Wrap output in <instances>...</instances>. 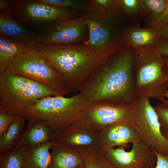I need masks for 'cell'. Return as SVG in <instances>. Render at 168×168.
Masks as SVG:
<instances>
[{
	"label": "cell",
	"instance_id": "obj_1",
	"mask_svg": "<svg viewBox=\"0 0 168 168\" xmlns=\"http://www.w3.org/2000/svg\"><path fill=\"white\" fill-rule=\"evenodd\" d=\"M134 49L126 46L105 60L86 80L80 93L88 102L132 105L139 96L133 67Z\"/></svg>",
	"mask_w": 168,
	"mask_h": 168
},
{
	"label": "cell",
	"instance_id": "obj_2",
	"mask_svg": "<svg viewBox=\"0 0 168 168\" xmlns=\"http://www.w3.org/2000/svg\"><path fill=\"white\" fill-rule=\"evenodd\" d=\"M35 46L59 73L71 92L79 91L103 62L93 48L84 43L67 45L39 43Z\"/></svg>",
	"mask_w": 168,
	"mask_h": 168
},
{
	"label": "cell",
	"instance_id": "obj_3",
	"mask_svg": "<svg viewBox=\"0 0 168 168\" xmlns=\"http://www.w3.org/2000/svg\"><path fill=\"white\" fill-rule=\"evenodd\" d=\"M89 6L81 16L86 23L89 37L84 43L92 47L103 62L127 46L124 35V13L108 10L96 0H89Z\"/></svg>",
	"mask_w": 168,
	"mask_h": 168
},
{
	"label": "cell",
	"instance_id": "obj_4",
	"mask_svg": "<svg viewBox=\"0 0 168 168\" xmlns=\"http://www.w3.org/2000/svg\"><path fill=\"white\" fill-rule=\"evenodd\" d=\"M57 96L41 83L7 69L0 74V112L25 119L29 107L49 96Z\"/></svg>",
	"mask_w": 168,
	"mask_h": 168
},
{
	"label": "cell",
	"instance_id": "obj_5",
	"mask_svg": "<svg viewBox=\"0 0 168 168\" xmlns=\"http://www.w3.org/2000/svg\"><path fill=\"white\" fill-rule=\"evenodd\" d=\"M133 67L139 96L165 99L168 90V73L163 55L153 46L134 49Z\"/></svg>",
	"mask_w": 168,
	"mask_h": 168
},
{
	"label": "cell",
	"instance_id": "obj_6",
	"mask_svg": "<svg viewBox=\"0 0 168 168\" xmlns=\"http://www.w3.org/2000/svg\"><path fill=\"white\" fill-rule=\"evenodd\" d=\"M88 103L80 93L69 97L49 96L36 101L30 106L25 119L45 121L60 133L79 120Z\"/></svg>",
	"mask_w": 168,
	"mask_h": 168
},
{
	"label": "cell",
	"instance_id": "obj_7",
	"mask_svg": "<svg viewBox=\"0 0 168 168\" xmlns=\"http://www.w3.org/2000/svg\"><path fill=\"white\" fill-rule=\"evenodd\" d=\"M13 73L39 82L57 96L71 91L62 77L35 45H28L18 54L7 68Z\"/></svg>",
	"mask_w": 168,
	"mask_h": 168
},
{
	"label": "cell",
	"instance_id": "obj_8",
	"mask_svg": "<svg viewBox=\"0 0 168 168\" xmlns=\"http://www.w3.org/2000/svg\"><path fill=\"white\" fill-rule=\"evenodd\" d=\"M8 12L21 23L40 29L58 20L81 16L80 12L55 7L40 0H12Z\"/></svg>",
	"mask_w": 168,
	"mask_h": 168
},
{
	"label": "cell",
	"instance_id": "obj_9",
	"mask_svg": "<svg viewBox=\"0 0 168 168\" xmlns=\"http://www.w3.org/2000/svg\"><path fill=\"white\" fill-rule=\"evenodd\" d=\"M149 98L139 96L132 104L130 123L141 140L152 150L168 155V141L162 136L157 114Z\"/></svg>",
	"mask_w": 168,
	"mask_h": 168
},
{
	"label": "cell",
	"instance_id": "obj_10",
	"mask_svg": "<svg viewBox=\"0 0 168 168\" xmlns=\"http://www.w3.org/2000/svg\"><path fill=\"white\" fill-rule=\"evenodd\" d=\"M36 34L40 43L54 45L84 43L89 35L87 26L81 16L57 21L40 28Z\"/></svg>",
	"mask_w": 168,
	"mask_h": 168
},
{
	"label": "cell",
	"instance_id": "obj_11",
	"mask_svg": "<svg viewBox=\"0 0 168 168\" xmlns=\"http://www.w3.org/2000/svg\"><path fill=\"white\" fill-rule=\"evenodd\" d=\"M132 117V105L88 102L78 120L88 127L99 131L116 123H130Z\"/></svg>",
	"mask_w": 168,
	"mask_h": 168
},
{
	"label": "cell",
	"instance_id": "obj_12",
	"mask_svg": "<svg viewBox=\"0 0 168 168\" xmlns=\"http://www.w3.org/2000/svg\"><path fill=\"white\" fill-rule=\"evenodd\" d=\"M132 145L129 151L117 147L109 150L105 155L116 168H154L157 161L154 152L142 140Z\"/></svg>",
	"mask_w": 168,
	"mask_h": 168
},
{
	"label": "cell",
	"instance_id": "obj_13",
	"mask_svg": "<svg viewBox=\"0 0 168 168\" xmlns=\"http://www.w3.org/2000/svg\"><path fill=\"white\" fill-rule=\"evenodd\" d=\"M99 149L105 154L109 150L116 147L128 148L141 140L130 123L119 122L108 126L99 131Z\"/></svg>",
	"mask_w": 168,
	"mask_h": 168
},
{
	"label": "cell",
	"instance_id": "obj_14",
	"mask_svg": "<svg viewBox=\"0 0 168 168\" xmlns=\"http://www.w3.org/2000/svg\"><path fill=\"white\" fill-rule=\"evenodd\" d=\"M56 142L72 147L85 146L98 148L99 131L77 120L60 132Z\"/></svg>",
	"mask_w": 168,
	"mask_h": 168
},
{
	"label": "cell",
	"instance_id": "obj_15",
	"mask_svg": "<svg viewBox=\"0 0 168 168\" xmlns=\"http://www.w3.org/2000/svg\"><path fill=\"white\" fill-rule=\"evenodd\" d=\"M60 133L46 122L38 120H29L15 148L30 147L47 142H56Z\"/></svg>",
	"mask_w": 168,
	"mask_h": 168
},
{
	"label": "cell",
	"instance_id": "obj_16",
	"mask_svg": "<svg viewBox=\"0 0 168 168\" xmlns=\"http://www.w3.org/2000/svg\"><path fill=\"white\" fill-rule=\"evenodd\" d=\"M0 36L25 45H35L40 43L36 33L24 27L8 12L0 13Z\"/></svg>",
	"mask_w": 168,
	"mask_h": 168
},
{
	"label": "cell",
	"instance_id": "obj_17",
	"mask_svg": "<svg viewBox=\"0 0 168 168\" xmlns=\"http://www.w3.org/2000/svg\"><path fill=\"white\" fill-rule=\"evenodd\" d=\"M50 151L49 168H77L84 164L80 155L73 147L56 142Z\"/></svg>",
	"mask_w": 168,
	"mask_h": 168
},
{
	"label": "cell",
	"instance_id": "obj_18",
	"mask_svg": "<svg viewBox=\"0 0 168 168\" xmlns=\"http://www.w3.org/2000/svg\"><path fill=\"white\" fill-rule=\"evenodd\" d=\"M56 143L49 142L29 147L23 159V168H49L50 148Z\"/></svg>",
	"mask_w": 168,
	"mask_h": 168
},
{
	"label": "cell",
	"instance_id": "obj_19",
	"mask_svg": "<svg viewBox=\"0 0 168 168\" xmlns=\"http://www.w3.org/2000/svg\"><path fill=\"white\" fill-rule=\"evenodd\" d=\"M159 36L157 31L147 27H128L124 39L127 46L135 49L154 46Z\"/></svg>",
	"mask_w": 168,
	"mask_h": 168
},
{
	"label": "cell",
	"instance_id": "obj_20",
	"mask_svg": "<svg viewBox=\"0 0 168 168\" xmlns=\"http://www.w3.org/2000/svg\"><path fill=\"white\" fill-rule=\"evenodd\" d=\"M28 46L0 36V74L8 68L18 54L26 50Z\"/></svg>",
	"mask_w": 168,
	"mask_h": 168
},
{
	"label": "cell",
	"instance_id": "obj_21",
	"mask_svg": "<svg viewBox=\"0 0 168 168\" xmlns=\"http://www.w3.org/2000/svg\"><path fill=\"white\" fill-rule=\"evenodd\" d=\"M73 147L82 157L85 168H116L98 148L85 146Z\"/></svg>",
	"mask_w": 168,
	"mask_h": 168
},
{
	"label": "cell",
	"instance_id": "obj_22",
	"mask_svg": "<svg viewBox=\"0 0 168 168\" xmlns=\"http://www.w3.org/2000/svg\"><path fill=\"white\" fill-rule=\"evenodd\" d=\"M26 119L16 118L5 135L0 138V153L14 148L24 132Z\"/></svg>",
	"mask_w": 168,
	"mask_h": 168
},
{
	"label": "cell",
	"instance_id": "obj_23",
	"mask_svg": "<svg viewBox=\"0 0 168 168\" xmlns=\"http://www.w3.org/2000/svg\"><path fill=\"white\" fill-rule=\"evenodd\" d=\"M29 147L24 146L0 154V168H22L25 155Z\"/></svg>",
	"mask_w": 168,
	"mask_h": 168
},
{
	"label": "cell",
	"instance_id": "obj_24",
	"mask_svg": "<svg viewBox=\"0 0 168 168\" xmlns=\"http://www.w3.org/2000/svg\"><path fill=\"white\" fill-rule=\"evenodd\" d=\"M42 2L52 6L74 10L82 12L89 6V0H40Z\"/></svg>",
	"mask_w": 168,
	"mask_h": 168
},
{
	"label": "cell",
	"instance_id": "obj_25",
	"mask_svg": "<svg viewBox=\"0 0 168 168\" xmlns=\"http://www.w3.org/2000/svg\"><path fill=\"white\" fill-rule=\"evenodd\" d=\"M143 16H157L162 13L168 4V0H141Z\"/></svg>",
	"mask_w": 168,
	"mask_h": 168
},
{
	"label": "cell",
	"instance_id": "obj_26",
	"mask_svg": "<svg viewBox=\"0 0 168 168\" xmlns=\"http://www.w3.org/2000/svg\"><path fill=\"white\" fill-rule=\"evenodd\" d=\"M162 136L168 141V106L160 103L154 106Z\"/></svg>",
	"mask_w": 168,
	"mask_h": 168
},
{
	"label": "cell",
	"instance_id": "obj_27",
	"mask_svg": "<svg viewBox=\"0 0 168 168\" xmlns=\"http://www.w3.org/2000/svg\"><path fill=\"white\" fill-rule=\"evenodd\" d=\"M124 12L131 18L138 15L143 16L141 0H121Z\"/></svg>",
	"mask_w": 168,
	"mask_h": 168
},
{
	"label": "cell",
	"instance_id": "obj_28",
	"mask_svg": "<svg viewBox=\"0 0 168 168\" xmlns=\"http://www.w3.org/2000/svg\"><path fill=\"white\" fill-rule=\"evenodd\" d=\"M147 18L148 19L147 28L156 31L168 23V4L165 11L161 14Z\"/></svg>",
	"mask_w": 168,
	"mask_h": 168
},
{
	"label": "cell",
	"instance_id": "obj_29",
	"mask_svg": "<svg viewBox=\"0 0 168 168\" xmlns=\"http://www.w3.org/2000/svg\"><path fill=\"white\" fill-rule=\"evenodd\" d=\"M98 3L110 11L124 12L121 0H96Z\"/></svg>",
	"mask_w": 168,
	"mask_h": 168
},
{
	"label": "cell",
	"instance_id": "obj_30",
	"mask_svg": "<svg viewBox=\"0 0 168 168\" xmlns=\"http://www.w3.org/2000/svg\"><path fill=\"white\" fill-rule=\"evenodd\" d=\"M16 118L5 113L0 112V138L6 134Z\"/></svg>",
	"mask_w": 168,
	"mask_h": 168
},
{
	"label": "cell",
	"instance_id": "obj_31",
	"mask_svg": "<svg viewBox=\"0 0 168 168\" xmlns=\"http://www.w3.org/2000/svg\"><path fill=\"white\" fill-rule=\"evenodd\" d=\"M154 47L161 55L168 56V38L160 36Z\"/></svg>",
	"mask_w": 168,
	"mask_h": 168
},
{
	"label": "cell",
	"instance_id": "obj_32",
	"mask_svg": "<svg viewBox=\"0 0 168 168\" xmlns=\"http://www.w3.org/2000/svg\"><path fill=\"white\" fill-rule=\"evenodd\" d=\"M157 157V161L154 168H168V155L161 154L153 150Z\"/></svg>",
	"mask_w": 168,
	"mask_h": 168
},
{
	"label": "cell",
	"instance_id": "obj_33",
	"mask_svg": "<svg viewBox=\"0 0 168 168\" xmlns=\"http://www.w3.org/2000/svg\"><path fill=\"white\" fill-rule=\"evenodd\" d=\"M11 3V1L0 0V13L8 12Z\"/></svg>",
	"mask_w": 168,
	"mask_h": 168
},
{
	"label": "cell",
	"instance_id": "obj_34",
	"mask_svg": "<svg viewBox=\"0 0 168 168\" xmlns=\"http://www.w3.org/2000/svg\"><path fill=\"white\" fill-rule=\"evenodd\" d=\"M160 36L168 38V23L156 31Z\"/></svg>",
	"mask_w": 168,
	"mask_h": 168
},
{
	"label": "cell",
	"instance_id": "obj_35",
	"mask_svg": "<svg viewBox=\"0 0 168 168\" xmlns=\"http://www.w3.org/2000/svg\"><path fill=\"white\" fill-rule=\"evenodd\" d=\"M163 56L167 66L168 73V56L163 55ZM165 98L164 99L160 101L161 103L168 106V90L165 95Z\"/></svg>",
	"mask_w": 168,
	"mask_h": 168
},
{
	"label": "cell",
	"instance_id": "obj_36",
	"mask_svg": "<svg viewBox=\"0 0 168 168\" xmlns=\"http://www.w3.org/2000/svg\"><path fill=\"white\" fill-rule=\"evenodd\" d=\"M77 168H85L84 164H83L82 165L80 166Z\"/></svg>",
	"mask_w": 168,
	"mask_h": 168
},
{
	"label": "cell",
	"instance_id": "obj_37",
	"mask_svg": "<svg viewBox=\"0 0 168 168\" xmlns=\"http://www.w3.org/2000/svg\"></svg>",
	"mask_w": 168,
	"mask_h": 168
}]
</instances>
